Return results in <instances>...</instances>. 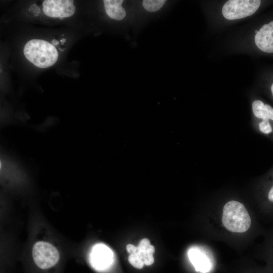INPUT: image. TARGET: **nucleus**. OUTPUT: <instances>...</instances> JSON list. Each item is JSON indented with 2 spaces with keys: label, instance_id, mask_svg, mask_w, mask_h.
Masks as SVG:
<instances>
[{
  "label": "nucleus",
  "instance_id": "16",
  "mask_svg": "<svg viewBox=\"0 0 273 273\" xmlns=\"http://www.w3.org/2000/svg\"><path fill=\"white\" fill-rule=\"evenodd\" d=\"M66 41V39L63 38L62 39L60 40V42L62 43V44L64 43Z\"/></svg>",
  "mask_w": 273,
  "mask_h": 273
},
{
  "label": "nucleus",
  "instance_id": "11",
  "mask_svg": "<svg viewBox=\"0 0 273 273\" xmlns=\"http://www.w3.org/2000/svg\"><path fill=\"white\" fill-rule=\"evenodd\" d=\"M264 191L266 202L270 204H273V168L266 177Z\"/></svg>",
  "mask_w": 273,
  "mask_h": 273
},
{
  "label": "nucleus",
  "instance_id": "5",
  "mask_svg": "<svg viewBox=\"0 0 273 273\" xmlns=\"http://www.w3.org/2000/svg\"><path fill=\"white\" fill-rule=\"evenodd\" d=\"M42 6L43 12L47 16L60 19L72 16L75 11L73 1L71 0H45Z\"/></svg>",
  "mask_w": 273,
  "mask_h": 273
},
{
  "label": "nucleus",
  "instance_id": "4",
  "mask_svg": "<svg viewBox=\"0 0 273 273\" xmlns=\"http://www.w3.org/2000/svg\"><path fill=\"white\" fill-rule=\"evenodd\" d=\"M32 256L36 265L41 269L52 267L59 259L57 249L51 244L43 241L37 242L34 245Z\"/></svg>",
  "mask_w": 273,
  "mask_h": 273
},
{
  "label": "nucleus",
  "instance_id": "13",
  "mask_svg": "<svg viewBox=\"0 0 273 273\" xmlns=\"http://www.w3.org/2000/svg\"><path fill=\"white\" fill-rule=\"evenodd\" d=\"M136 251L129 255L128 257V261L133 267L138 269H141L144 266V263L142 259L136 252Z\"/></svg>",
  "mask_w": 273,
  "mask_h": 273
},
{
  "label": "nucleus",
  "instance_id": "6",
  "mask_svg": "<svg viewBox=\"0 0 273 273\" xmlns=\"http://www.w3.org/2000/svg\"><path fill=\"white\" fill-rule=\"evenodd\" d=\"M113 257V252L108 247L103 244H98L92 248L89 259L94 268L102 270L111 264Z\"/></svg>",
  "mask_w": 273,
  "mask_h": 273
},
{
  "label": "nucleus",
  "instance_id": "8",
  "mask_svg": "<svg viewBox=\"0 0 273 273\" xmlns=\"http://www.w3.org/2000/svg\"><path fill=\"white\" fill-rule=\"evenodd\" d=\"M190 260L197 271L207 273L212 267V263L209 257L200 250L192 248L188 252Z\"/></svg>",
  "mask_w": 273,
  "mask_h": 273
},
{
  "label": "nucleus",
  "instance_id": "3",
  "mask_svg": "<svg viewBox=\"0 0 273 273\" xmlns=\"http://www.w3.org/2000/svg\"><path fill=\"white\" fill-rule=\"evenodd\" d=\"M259 0H229L223 5L222 14L228 20H236L249 16L258 9Z\"/></svg>",
  "mask_w": 273,
  "mask_h": 273
},
{
  "label": "nucleus",
  "instance_id": "12",
  "mask_svg": "<svg viewBox=\"0 0 273 273\" xmlns=\"http://www.w3.org/2000/svg\"><path fill=\"white\" fill-rule=\"evenodd\" d=\"M165 2L164 0H145L143 1L142 4L147 11L155 12L162 8Z\"/></svg>",
  "mask_w": 273,
  "mask_h": 273
},
{
  "label": "nucleus",
  "instance_id": "9",
  "mask_svg": "<svg viewBox=\"0 0 273 273\" xmlns=\"http://www.w3.org/2000/svg\"><path fill=\"white\" fill-rule=\"evenodd\" d=\"M122 0H104L103 1L106 12L108 16L116 20H122L126 12L122 7Z\"/></svg>",
  "mask_w": 273,
  "mask_h": 273
},
{
  "label": "nucleus",
  "instance_id": "7",
  "mask_svg": "<svg viewBox=\"0 0 273 273\" xmlns=\"http://www.w3.org/2000/svg\"><path fill=\"white\" fill-rule=\"evenodd\" d=\"M257 47L266 53H273V21L263 25L255 34Z\"/></svg>",
  "mask_w": 273,
  "mask_h": 273
},
{
  "label": "nucleus",
  "instance_id": "15",
  "mask_svg": "<svg viewBox=\"0 0 273 273\" xmlns=\"http://www.w3.org/2000/svg\"><path fill=\"white\" fill-rule=\"evenodd\" d=\"M59 41H58V40H57L56 39H53L52 40V44L55 47L58 46L59 44Z\"/></svg>",
  "mask_w": 273,
  "mask_h": 273
},
{
  "label": "nucleus",
  "instance_id": "2",
  "mask_svg": "<svg viewBox=\"0 0 273 273\" xmlns=\"http://www.w3.org/2000/svg\"><path fill=\"white\" fill-rule=\"evenodd\" d=\"M222 222L229 231L242 233L250 227L251 218L245 206L240 202L231 200L224 205Z\"/></svg>",
  "mask_w": 273,
  "mask_h": 273
},
{
  "label": "nucleus",
  "instance_id": "14",
  "mask_svg": "<svg viewBox=\"0 0 273 273\" xmlns=\"http://www.w3.org/2000/svg\"><path fill=\"white\" fill-rule=\"evenodd\" d=\"M38 8H39L36 5H33L31 6V7H30V11L31 10L33 12L34 11V15H37L40 13V9L37 10H36V9L37 10Z\"/></svg>",
  "mask_w": 273,
  "mask_h": 273
},
{
  "label": "nucleus",
  "instance_id": "17",
  "mask_svg": "<svg viewBox=\"0 0 273 273\" xmlns=\"http://www.w3.org/2000/svg\"><path fill=\"white\" fill-rule=\"evenodd\" d=\"M270 90L271 92L272 96L273 97V83L272 84L271 87H270Z\"/></svg>",
  "mask_w": 273,
  "mask_h": 273
},
{
  "label": "nucleus",
  "instance_id": "1",
  "mask_svg": "<svg viewBox=\"0 0 273 273\" xmlns=\"http://www.w3.org/2000/svg\"><path fill=\"white\" fill-rule=\"evenodd\" d=\"M23 53L29 62L40 68L53 65L58 58V53L55 46L39 39H33L26 42Z\"/></svg>",
  "mask_w": 273,
  "mask_h": 273
},
{
  "label": "nucleus",
  "instance_id": "10",
  "mask_svg": "<svg viewBox=\"0 0 273 273\" xmlns=\"http://www.w3.org/2000/svg\"><path fill=\"white\" fill-rule=\"evenodd\" d=\"M154 247L150 244V241L146 238L140 242L136 251L146 265H150L154 263Z\"/></svg>",
  "mask_w": 273,
  "mask_h": 273
},
{
  "label": "nucleus",
  "instance_id": "18",
  "mask_svg": "<svg viewBox=\"0 0 273 273\" xmlns=\"http://www.w3.org/2000/svg\"><path fill=\"white\" fill-rule=\"evenodd\" d=\"M258 31H257V30H255V33H256V34L258 32Z\"/></svg>",
  "mask_w": 273,
  "mask_h": 273
}]
</instances>
